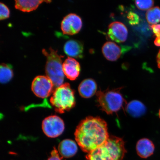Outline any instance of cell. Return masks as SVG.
<instances>
[{
  "label": "cell",
  "instance_id": "cell-12",
  "mask_svg": "<svg viewBox=\"0 0 160 160\" xmlns=\"http://www.w3.org/2000/svg\"><path fill=\"white\" fill-rule=\"evenodd\" d=\"M63 49L65 53L69 57L77 58L83 57V45L77 40H70L66 42Z\"/></svg>",
  "mask_w": 160,
  "mask_h": 160
},
{
  "label": "cell",
  "instance_id": "cell-16",
  "mask_svg": "<svg viewBox=\"0 0 160 160\" xmlns=\"http://www.w3.org/2000/svg\"><path fill=\"white\" fill-rule=\"evenodd\" d=\"M51 1H41V0H16V9L23 12H30L37 9L39 6L43 2L50 3Z\"/></svg>",
  "mask_w": 160,
  "mask_h": 160
},
{
  "label": "cell",
  "instance_id": "cell-10",
  "mask_svg": "<svg viewBox=\"0 0 160 160\" xmlns=\"http://www.w3.org/2000/svg\"><path fill=\"white\" fill-rule=\"evenodd\" d=\"M128 30L126 26L119 22L110 23L107 34L110 39L118 43L124 42L127 39Z\"/></svg>",
  "mask_w": 160,
  "mask_h": 160
},
{
  "label": "cell",
  "instance_id": "cell-7",
  "mask_svg": "<svg viewBox=\"0 0 160 160\" xmlns=\"http://www.w3.org/2000/svg\"><path fill=\"white\" fill-rule=\"evenodd\" d=\"M54 87L49 78L38 76L35 78L32 84V90L38 97L46 98L52 94Z\"/></svg>",
  "mask_w": 160,
  "mask_h": 160
},
{
  "label": "cell",
  "instance_id": "cell-25",
  "mask_svg": "<svg viewBox=\"0 0 160 160\" xmlns=\"http://www.w3.org/2000/svg\"><path fill=\"white\" fill-rule=\"evenodd\" d=\"M157 61L158 67L160 69V49L157 55Z\"/></svg>",
  "mask_w": 160,
  "mask_h": 160
},
{
  "label": "cell",
  "instance_id": "cell-23",
  "mask_svg": "<svg viewBox=\"0 0 160 160\" xmlns=\"http://www.w3.org/2000/svg\"><path fill=\"white\" fill-rule=\"evenodd\" d=\"M128 18L129 20L130 24L135 25L139 23V16L133 12H130L128 15Z\"/></svg>",
  "mask_w": 160,
  "mask_h": 160
},
{
  "label": "cell",
  "instance_id": "cell-20",
  "mask_svg": "<svg viewBox=\"0 0 160 160\" xmlns=\"http://www.w3.org/2000/svg\"><path fill=\"white\" fill-rule=\"evenodd\" d=\"M154 3V2L152 0H139L136 1L135 4L138 8L139 9L146 11L152 8Z\"/></svg>",
  "mask_w": 160,
  "mask_h": 160
},
{
  "label": "cell",
  "instance_id": "cell-14",
  "mask_svg": "<svg viewBox=\"0 0 160 160\" xmlns=\"http://www.w3.org/2000/svg\"><path fill=\"white\" fill-rule=\"evenodd\" d=\"M97 85L95 81L92 79H87L82 81L78 87L80 95L85 98L93 97L97 92Z\"/></svg>",
  "mask_w": 160,
  "mask_h": 160
},
{
  "label": "cell",
  "instance_id": "cell-1",
  "mask_svg": "<svg viewBox=\"0 0 160 160\" xmlns=\"http://www.w3.org/2000/svg\"><path fill=\"white\" fill-rule=\"evenodd\" d=\"M75 138L82 151L88 153L102 145L109 137L106 122L98 117L82 121L75 132Z\"/></svg>",
  "mask_w": 160,
  "mask_h": 160
},
{
  "label": "cell",
  "instance_id": "cell-17",
  "mask_svg": "<svg viewBox=\"0 0 160 160\" xmlns=\"http://www.w3.org/2000/svg\"><path fill=\"white\" fill-rule=\"evenodd\" d=\"M126 109L130 115L135 118L139 117L143 115L147 110L143 103L136 100L130 102L128 103Z\"/></svg>",
  "mask_w": 160,
  "mask_h": 160
},
{
  "label": "cell",
  "instance_id": "cell-3",
  "mask_svg": "<svg viewBox=\"0 0 160 160\" xmlns=\"http://www.w3.org/2000/svg\"><path fill=\"white\" fill-rule=\"evenodd\" d=\"M42 52L47 58L45 65L47 77L51 79L55 87H58L63 84L64 79L62 60L63 56L59 55L57 51L51 48L48 51L43 49Z\"/></svg>",
  "mask_w": 160,
  "mask_h": 160
},
{
  "label": "cell",
  "instance_id": "cell-26",
  "mask_svg": "<svg viewBox=\"0 0 160 160\" xmlns=\"http://www.w3.org/2000/svg\"><path fill=\"white\" fill-rule=\"evenodd\" d=\"M159 117L160 118V109L159 110Z\"/></svg>",
  "mask_w": 160,
  "mask_h": 160
},
{
  "label": "cell",
  "instance_id": "cell-24",
  "mask_svg": "<svg viewBox=\"0 0 160 160\" xmlns=\"http://www.w3.org/2000/svg\"><path fill=\"white\" fill-rule=\"evenodd\" d=\"M48 160H63L62 157H60L59 153L55 148L51 152V156Z\"/></svg>",
  "mask_w": 160,
  "mask_h": 160
},
{
  "label": "cell",
  "instance_id": "cell-4",
  "mask_svg": "<svg viewBox=\"0 0 160 160\" xmlns=\"http://www.w3.org/2000/svg\"><path fill=\"white\" fill-rule=\"evenodd\" d=\"M50 101L56 112L61 113H64L75 107L74 92L69 83L63 84L53 91Z\"/></svg>",
  "mask_w": 160,
  "mask_h": 160
},
{
  "label": "cell",
  "instance_id": "cell-18",
  "mask_svg": "<svg viewBox=\"0 0 160 160\" xmlns=\"http://www.w3.org/2000/svg\"><path fill=\"white\" fill-rule=\"evenodd\" d=\"M13 75L11 65L2 63L0 67V81L2 83H6L11 81Z\"/></svg>",
  "mask_w": 160,
  "mask_h": 160
},
{
  "label": "cell",
  "instance_id": "cell-21",
  "mask_svg": "<svg viewBox=\"0 0 160 160\" xmlns=\"http://www.w3.org/2000/svg\"><path fill=\"white\" fill-rule=\"evenodd\" d=\"M151 27L156 37L155 45L157 47H160V24L152 25Z\"/></svg>",
  "mask_w": 160,
  "mask_h": 160
},
{
  "label": "cell",
  "instance_id": "cell-8",
  "mask_svg": "<svg viewBox=\"0 0 160 160\" xmlns=\"http://www.w3.org/2000/svg\"><path fill=\"white\" fill-rule=\"evenodd\" d=\"M82 26L81 18L75 13L66 16L62 21L61 28L64 34L74 35L81 31Z\"/></svg>",
  "mask_w": 160,
  "mask_h": 160
},
{
  "label": "cell",
  "instance_id": "cell-19",
  "mask_svg": "<svg viewBox=\"0 0 160 160\" xmlns=\"http://www.w3.org/2000/svg\"><path fill=\"white\" fill-rule=\"evenodd\" d=\"M148 22L151 25H157L160 22V8L156 7L148 10L146 13Z\"/></svg>",
  "mask_w": 160,
  "mask_h": 160
},
{
  "label": "cell",
  "instance_id": "cell-15",
  "mask_svg": "<svg viewBox=\"0 0 160 160\" xmlns=\"http://www.w3.org/2000/svg\"><path fill=\"white\" fill-rule=\"evenodd\" d=\"M58 151L62 157L69 158L73 157L78 151V147L75 142L71 139H65L60 143Z\"/></svg>",
  "mask_w": 160,
  "mask_h": 160
},
{
  "label": "cell",
  "instance_id": "cell-2",
  "mask_svg": "<svg viewBox=\"0 0 160 160\" xmlns=\"http://www.w3.org/2000/svg\"><path fill=\"white\" fill-rule=\"evenodd\" d=\"M126 152L122 139L109 136L104 143L88 153L86 158L87 160H122Z\"/></svg>",
  "mask_w": 160,
  "mask_h": 160
},
{
  "label": "cell",
  "instance_id": "cell-13",
  "mask_svg": "<svg viewBox=\"0 0 160 160\" xmlns=\"http://www.w3.org/2000/svg\"><path fill=\"white\" fill-rule=\"evenodd\" d=\"M155 149L153 142L149 139L143 138L138 142L136 150L138 155L142 158H147L153 154Z\"/></svg>",
  "mask_w": 160,
  "mask_h": 160
},
{
  "label": "cell",
  "instance_id": "cell-6",
  "mask_svg": "<svg viewBox=\"0 0 160 160\" xmlns=\"http://www.w3.org/2000/svg\"><path fill=\"white\" fill-rule=\"evenodd\" d=\"M42 128L47 137L55 138L63 133L65 129V124L63 120L58 116H50L43 121Z\"/></svg>",
  "mask_w": 160,
  "mask_h": 160
},
{
  "label": "cell",
  "instance_id": "cell-22",
  "mask_svg": "<svg viewBox=\"0 0 160 160\" xmlns=\"http://www.w3.org/2000/svg\"><path fill=\"white\" fill-rule=\"evenodd\" d=\"M10 16V11L8 8L3 3H0V19L4 20L9 18Z\"/></svg>",
  "mask_w": 160,
  "mask_h": 160
},
{
  "label": "cell",
  "instance_id": "cell-11",
  "mask_svg": "<svg viewBox=\"0 0 160 160\" xmlns=\"http://www.w3.org/2000/svg\"><path fill=\"white\" fill-rule=\"evenodd\" d=\"M63 70L66 77L71 81H74L79 75L81 66L77 60L69 57L63 63Z\"/></svg>",
  "mask_w": 160,
  "mask_h": 160
},
{
  "label": "cell",
  "instance_id": "cell-9",
  "mask_svg": "<svg viewBox=\"0 0 160 160\" xmlns=\"http://www.w3.org/2000/svg\"><path fill=\"white\" fill-rule=\"evenodd\" d=\"M130 49L131 47L128 46H120L114 42H107L103 45L102 50L106 59L115 61Z\"/></svg>",
  "mask_w": 160,
  "mask_h": 160
},
{
  "label": "cell",
  "instance_id": "cell-5",
  "mask_svg": "<svg viewBox=\"0 0 160 160\" xmlns=\"http://www.w3.org/2000/svg\"><path fill=\"white\" fill-rule=\"evenodd\" d=\"M121 89H107L97 92L98 105L102 111L108 114H111L123 108L126 101L120 92Z\"/></svg>",
  "mask_w": 160,
  "mask_h": 160
}]
</instances>
